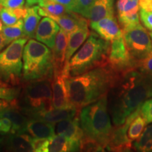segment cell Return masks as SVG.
<instances>
[{
	"label": "cell",
	"instance_id": "40",
	"mask_svg": "<svg viewBox=\"0 0 152 152\" xmlns=\"http://www.w3.org/2000/svg\"><path fill=\"white\" fill-rule=\"evenodd\" d=\"M9 43L7 42L2 33H0V52L6 46H8Z\"/></svg>",
	"mask_w": 152,
	"mask_h": 152
},
{
	"label": "cell",
	"instance_id": "7",
	"mask_svg": "<svg viewBox=\"0 0 152 152\" xmlns=\"http://www.w3.org/2000/svg\"><path fill=\"white\" fill-rule=\"evenodd\" d=\"M28 38L14 40L0 52V79L6 84L16 86L22 78L23 53Z\"/></svg>",
	"mask_w": 152,
	"mask_h": 152
},
{
	"label": "cell",
	"instance_id": "6",
	"mask_svg": "<svg viewBox=\"0 0 152 152\" xmlns=\"http://www.w3.org/2000/svg\"><path fill=\"white\" fill-rule=\"evenodd\" d=\"M23 61L22 78L25 82L53 78V53L45 44L30 39L24 47Z\"/></svg>",
	"mask_w": 152,
	"mask_h": 152
},
{
	"label": "cell",
	"instance_id": "10",
	"mask_svg": "<svg viewBox=\"0 0 152 152\" xmlns=\"http://www.w3.org/2000/svg\"><path fill=\"white\" fill-rule=\"evenodd\" d=\"M56 132L64 136L69 141L70 151H80V142L85 134L81 128L79 116L57 123Z\"/></svg>",
	"mask_w": 152,
	"mask_h": 152
},
{
	"label": "cell",
	"instance_id": "34",
	"mask_svg": "<svg viewBox=\"0 0 152 152\" xmlns=\"http://www.w3.org/2000/svg\"><path fill=\"white\" fill-rule=\"evenodd\" d=\"M94 1L95 0H74L75 4V12L83 15L90 8Z\"/></svg>",
	"mask_w": 152,
	"mask_h": 152
},
{
	"label": "cell",
	"instance_id": "12",
	"mask_svg": "<svg viewBox=\"0 0 152 152\" xmlns=\"http://www.w3.org/2000/svg\"><path fill=\"white\" fill-rule=\"evenodd\" d=\"M69 77L68 68L61 73L54 74L52 83V104L54 109H69L72 107L68 99L66 80Z\"/></svg>",
	"mask_w": 152,
	"mask_h": 152
},
{
	"label": "cell",
	"instance_id": "32",
	"mask_svg": "<svg viewBox=\"0 0 152 152\" xmlns=\"http://www.w3.org/2000/svg\"><path fill=\"white\" fill-rule=\"evenodd\" d=\"M140 113L146 120L147 124L152 123V97L148 99L142 104L140 107Z\"/></svg>",
	"mask_w": 152,
	"mask_h": 152
},
{
	"label": "cell",
	"instance_id": "2",
	"mask_svg": "<svg viewBox=\"0 0 152 152\" xmlns=\"http://www.w3.org/2000/svg\"><path fill=\"white\" fill-rule=\"evenodd\" d=\"M118 73L109 65L93 68L66 80L68 99L72 107L79 111L107 94Z\"/></svg>",
	"mask_w": 152,
	"mask_h": 152
},
{
	"label": "cell",
	"instance_id": "21",
	"mask_svg": "<svg viewBox=\"0 0 152 152\" xmlns=\"http://www.w3.org/2000/svg\"><path fill=\"white\" fill-rule=\"evenodd\" d=\"M32 137L28 133L11 134L5 140V146L8 151L29 152L33 151L31 145Z\"/></svg>",
	"mask_w": 152,
	"mask_h": 152
},
{
	"label": "cell",
	"instance_id": "4",
	"mask_svg": "<svg viewBox=\"0 0 152 152\" xmlns=\"http://www.w3.org/2000/svg\"><path fill=\"white\" fill-rule=\"evenodd\" d=\"M110 45V42L102 39L96 33H90L65 66L68 68L69 77L80 75L99 66H107Z\"/></svg>",
	"mask_w": 152,
	"mask_h": 152
},
{
	"label": "cell",
	"instance_id": "3",
	"mask_svg": "<svg viewBox=\"0 0 152 152\" xmlns=\"http://www.w3.org/2000/svg\"><path fill=\"white\" fill-rule=\"evenodd\" d=\"M80 123L85 135L106 149L113 127L108 108V94L80 111Z\"/></svg>",
	"mask_w": 152,
	"mask_h": 152
},
{
	"label": "cell",
	"instance_id": "25",
	"mask_svg": "<svg viewBox=\"0 0 152 152\" xmlns=\"http://www.w3.org/2000/svg\"><path fill=\"white\" fill-rule=\"evenodd\" d=\"M147 125L146 120L140 113V111L130 121L128 130V136L132 142L136 141L141 136Z\"/></svg>",
	"mask_w": 152,
	"mask_h": 152
},
{
	"label": "cell",
	"instance_id": "31",
	"mask_svg": "<svg viewBox=\"0 0 152 152\" xmlns=\"http://www.w3.org/2000/svg\"><path fill=\"white\" fill-rule=\"evenodd\" d=\"M13 128L14 124L11 119L2 111L0 112V134H12Z\"/></svg>",
	"mask_w": 152,
	"mask_h": 152
},
{
	"label": "cell",
	"instance_id": "18",
	"mask_svg": "<svg viewBox=\"0 0 152 152\" xmlns=\"http://www.w3.org/2000/svg\"><path fill=\"white\" fill-rule=\"evenodd\" d=\"M80 111L75 108L53 109L35 114L30 119H39L49 123H56L66 119H72L79 116Z\"/></svg>",
	"mask_w": 152,
	"mask_h": 152
},
{
	"label": "cell",
	"instance_id": "14",
	"mask_svg": "<svg viewBox=\"0 0 152 152\" xmlns=\"http://www.w3.org/2000/svg\"><path fill=\"white\" fill-rule=\"evenodd\" d=\"M60 29L58 24L54 19L48 16H44L38 24L35 37L37 40L53 49L56 35Z\"/></svg>",
	"mask_w": 152,
	"mask_h": 152
},
{
	"label": "cell",
	"instance_id": "46",
	"mask_svg": "<svg viewBox=\"0 0 152 152\" xmlns=\"http://www.w3.org/2000/svg\"><path fill=\"white\" fill-rule=\"evenodd\" d=\"M149 35H150V37H151V39H152V32H150V33H149Z\"/></svg>",
	"mask_w": 152,
	"mask_h": 152
},
{
	"label": "cell",
	"instance_id": "29",
	"mask_svg": "<svg viewBox=\"0 0 152 152\" xmlns=\"http://www.w3.org/2000/svg\"><path fill=\"white\" fill-rule=\"evenodd\" d=\"M80 151H104L105 149L99 142L84 134L80 142Z\"/></svg>",
	"mask_w": 152,
	"mask_h": 152
},
{
	"label": "cell",
	"instance_id": "42",
	"mask_svg": "<svg viewBox=\"0 0 152 152\" xmlns=\"http://www.w3.org/2000/svg\"><path fill=\"white\" fill-rule=\"evenodd\" d=\"M42 0H26V7H29L39 4Z\"/></svg>",
	"mask_w": 152,
	"mask_h": 152
},
{
	"label": "cell",
	"instance_id": "1",
	"mask_svg": "<svg viewBox=\"0 0 152 152\" xmlns=\"http://www.w3.org/2000/svg\"><path fill=\"white\" fill-rule=\"evenodd\" d=\"M152 97V76L137 66L118 73L108 92V108L114 126L125 123L131 114Z\"/></svg>",
	"mask_w": 152,
	"mask_h": 152
},
{
	"label": "cell",
	"instance_id": "28",
	"mask_svg": "<svg viewBox=\"0 0 152 152\" xmlns=\"http://www.w3.org/2000/svg\"><path fill=\"white\" fill-rule=\"evenodd\" d=\"M116 9L118 16L139 13V0H117Z\"/></svg>",
	"mask_w": 152,
	"mask_h": 152
},
{
	"label": "cell",
	"instance_id": "23",
	"mask_svg": "<svg viewBox=\"0 0 152 152\" xmlns=\"http://www.w3.org/2000/svg\"><path fill=\"white\" fill-rule=\"evenodd\" d=\"M27 11L26 6L22 8L11 9L0 4V20L5 26H11L16 23L20 19H24Z\"/></svg>",
	"mask_w": 152,
	"mask_h": 152
},
{
	"label": "cell",
	"instance_id": "41",
	"mask_svg": "<svg viewBox=\"0 0 152 152\" xmlns=\"http://www.w3.org/2000/svg\"><path fill=\"white\" fill-rule=\"evenodd\" d=\"M10 105L11 102H9V101L0 99V112L4 111V110L7 109V108H8Z\"/></svg>",
	"mask_w": 152,
	"mask_h": 152
},
{
	"label": "cell",
	"instance_id": "13",
	"mask_svg": "<svg viewBox=\"0 0 152 152\" xmlns=\"http://www.w3.org/2000/svg\"><path fill=\"white\" fill-rule=\"evenodd\" d=\"M90 26L94 33L110 42L123 36V30L115 16L106 17L97 21H92Z\"/></svg>",
	"mask_w": 152,
	"mask_h": 152
},
{
	"label": "cell",
	"instance_id": "26",
	"mask_svg": "<svg viewBox=\"0 0 152 152\" xmlns=\"http://www.w3.org/2000/svg\"><path fill=\"white\" fill-rule=\"evenodd\" d=\"M137 151L152 152V124L145 128L141 136L133 144Z\"/></svg>",
	"mask_w": 152,
	"mask_h": 152
},
{
	"label": "cell",
	"instance_id": "9",
	"mask_svg": "<svg viewBox=\"0 0 152 152\" xmlns=\"http://www.w3.org/2000/svg\"><path fill=\"white\" fill-rule=\"evenodd\" d=\"M108 65L117 73L125 71L136 66L125 45L123 36L111 42Z\"/></svg>",
	"mask_w": 152,
	"mask_h": 152
},
{
	"label": "cell",
	"instance_id": "8",
	"mask_svg": "<svg viewBox=\"0 0 152 152\" xmlns=\"http://www.w3.org/2000/svg\"><path fill=\"white\" fill-rule=\"evenodd\" d=\"M123 33L128 52L135 62L152 52V39L149 33L141 24L124 30Z\"/></svg>",
	"mask_w": 152,
	"mask_h": 152
},
{
	"label": "cell",
	"instance_id": "15",
	"mask_svg": "<svg viewBox=\"0 0 152 152\" xmlns=\"http://www.w3.org/2000/svg\"><path fill=\"white\" fill-rule=\"evenodd\" d=\"M68 39V34L61 28L56 35L55 45L52 51L54 74L61 73L65 68Z\"/></svg>",
	"mask_w": 152,
	"mask_h": 152
},
{
	"label": "cell",
	"instance_id": "44",
	"mask_svg": "<svg viewBox=\"0 0 152 152\" xmlns=\"http://www.w3.org/2000/svg\"><path fill=\"white\" fill-rule=\"evenodd\" d=\"M0 85H7V84H6L5 83H4V82L1 80V79H0Z\"/></svg>",
	"mask_w": 152,
	"mask_h": 152
},
{
	"label": "cell",
	"instance_id": "30",
	"mask_svg": "<svg viewBox=\"0 0 152 152\" xmlns=\"http://www.w3.org/2000/svg\"><path fill=\"white\" fill-rule=\"evenodd\" d=\"M20 91V88L11 85H0V99L11 102L18 97Z\"/></svg>",
	"mask_w": 152,
	"mask_h": 152
},
{
	"label": "cell",
	"instance_id": "36",
	"mask_svg": "<svg viewBox=\"0 0 152 152\" xmlns=\"http://www.w3.org/2000/svg\"><path fill=\"white\" fill-rule=\"evenodd\" d=\"M0 4L11 9L22 8L25 7V0H0Z\"/></svg>",
	"mask_w": 152,
	"mask_h": 152
},
{
	"label": "cell",
	"instance_id": "37",
	"mask_svg": "<svg viewBox=\"0 0 152 152\" xmlns=\"http://www.w3.org/2000/svg\"><path fill=\"white\" fill-rule=\"evenodd\" d=\"M47 140V139L32 137L31 145L33 147V151L42 152V149L44 144H45Z\"/></svg>",
	"mask_w": 152,
	"mask_h": 152
},
{
	"label": "cell",
	"instance_id": "22",
	"mask_svg": "<svg viewBox=\"0 0 152 152\" xmlns=\"http://www.w3.org/2000/svg\"><path fill=\"white\" fill-rule=\"evenodd\" d=\"M38 9L39 6L28 7L27 14L23 19L25 36L28 39L35 37L36 30L41 20V16Z\"/></svg>",
	"mask_w": 152,
	"mask_h": 152
},
{
	"label": "cell",
	"instance_id": "38",
	"mask_svg": "<svg viewBox=\"0 0 152 152\" xmlns=\"http://www.w3.org/2000/svg\"><path fill=\"white\" fill-rule=\"evenodd\" d=\"M50 1H54V2L64 5V7H66L68 9H69L70 11L75 12V4L74 0H50Z\"/></svg>",
	"mask_w": 152,
	"mask_h": 152
},
{
	"label": "cell",
	"instance_id": "19",
	"mask_svg": "<svg viewBox=\"0 0 152 152\" xmlns=\"http://www.w3.org/2000/svg\"><path fill=\"white\" fill-rule=\"evenodd\" d=\"M55 123L39 119L29 118L26 132L32 137L49 139L55 134Z\"/></svg>",
	"mask_w": 152,
	"mask_h": 152
},
{
	"label": "cell",
	"instance_id": "20",
	"mask_svg": "<svg viewBox=\"0 0 152 152\" xmlns=\"http://www.w3.org/2000/svg\"><path fill=\"white\" fill-rule=\"evenodd\" d=\"M52 18L56 21L61 28L66 32L68 34L71 33L73 30L77 29L83 25L89 23L88 19L85 18L82 15L77 13L71 11L68 14L62 15L59 16H48Z\"/></svg>",
	"mask_w": 152,
	"mask_h": 152
},
{
	"label": "cell",
	"instance_id": "17",
	"mask_svg": "<svg viewBox=\"0 0 152 152\" xmlns=\"http://www.w3.org/2000/svg\"><path fill=\"white\" fill-rule=\"evenodd\" d=\"M90 34L89 23L80 26L77 29L68 34V45L66 53V66L68 65L71 57L73 56L76 51L83 45Z\"/></svg>",
	"mask_w": 152,
	"mask_h": 152
},
{
	"label": "cell",
	"instance_id": "27",
	"mask_svg": "<svg viewBox=\"0 0 152 152\" xmlns=\"http://www.w3.org/2000/svg\"><path fill=\"white\" fill-rule=\"evenodd\" d=\"M1 33L9 44L18 38L26 37L24 33L23 19H20L16 23L11 26H4Z\"/></svg>",
	"mask_w": 152,
	"mask_h": 152
},
{
	"label": "cell",
	"instance_id": "16",
	"mask_svg": "<svg viewBox=\"0 0 152 152\" xmlns=\"http://www.w3.org/2000/svg\"><path fill=\"white\" fill-rule=\"evenodd\" d=\"M114 0H95L82 16L92 21H97L108 16H115Z\"/></svg>",
	"mask_w": 152,
	"mask_h": 152
},
{
	"label": "cell",
	"instance_id": "11",
	"mask_svg": "<svg viewBox=\"0 0 152 152\" xmlns=\"http://www.w3.org/2000/svg\"><path fill=\"white\" fill-rule=\"evenodd\" d=\"M140 111V108L131 114L126 121L119 126H114L106 150L111 151H131L133 148L132 142L128 136V130L130 121Z\"/></svg>",
	"mask_w": 152,
	"mask_h": 152
},
{
	"label": "cell",
	"instance_id": "24",
	"mask_svg": "<svg viewBox=\"0 0 152 152\" xmlns=\"http://www.w3.org/2000/svg\"><path fill=\"white\" fill-rule=\"evenodd\" d=\"M65 151H70L69 141L64 136L58 134L47 139L42 149V152Z\"/></svg>",
	"mask_w": 152,
	"mask_h": 152
},
{
	"label": "cell",
	"instance_id": "33",
	"mask_svg": "<svg viewBox=\"0 0 152 152\" xmlns=\"http://www.w3.org/2000/svg\"><path fill=\"white\" fill-rule=\"evenodd\" d=\"M136 66L144 73L152 76V52L143 59L137 61Z\"/></svg>",
	"mask_w": 152,
	"mask_h": 152
},
{
	"label": "cell",
	"instance_id": "39",
	"mask_svg": "<svg viewBox=\"0 0 152 152\" xmlns=\"http://www.w3.org/2000/svg\"><path fill=\"white\" fill-rule=\"evenodd\" d=\"M139 7L146 11H152V0H139Z\"/></svg>",
	"mask_w": 152,
	"mask_h": 152
},
{
	"label": "cell",
	"instance_id": "35",
	"mask_svg": "<svg viewBox=\"0 0 152 152\" xmlns=\"http://www.w3.org/2000/svg\"><path fill=\"white\" fill-rule=\"evenodd\" d=\"M140 18L144 27L150 32H152V11H146L140 9Z\"/></svg>",
	"mask_w": 152,
	"mask_h": 152
},
{
	"label": "cell",
	"instance_id": "45",
	"mask_svg": "<svg viewBox=\"0 0 152 152\" xmlns=\"http://www.w3.org/2000/svg\"><path fill=\"white\" fill-rule=\"evenodd\" d=\"M2 142H3L2 138H1V137H0V146H1V143H2Z\"/></svg>",
	"mask_w": 152,
	"mask_h": 152
},
{
	"label": "cell",
	"instance_id": "5",
	"mask_svg": "<svg viewBox=\"0 0 152 152\" xmlns=\"http://www.w3.org/2000/svg\"><path fill=\"white\" fill-rule=\"evenodd\" d=\"M53 78H42L25 82L18 97L11 102L29 118L35 114L53 109Z\"/></svg>",
	"mask_w": 152,
	"mask_h": 152
},
{
	"label": "cell",
	"instance_id": "43",
	"mask_svg": "<svg viewBox=\"0 0 152 152\" xmlns=\"http://www.w3.org/2000/svg\"><path fill=\"white\" fill-rule=\"evenodd\" d=\"M3 23H2V21H1V20H0V33H1V31H2V30H3V28H4V26H3Z\"/></svg>",
	"mask_w": 152,
	"mask_h": 152
}]
</instances>
